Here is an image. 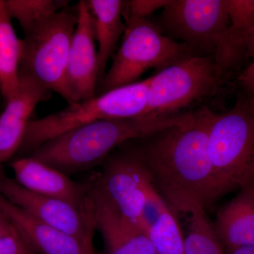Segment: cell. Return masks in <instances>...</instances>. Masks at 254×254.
Returning <instances> with one entry per match:
<instances>
[{"label":"cell","instance_id":"1","mask_svg":"<svg viewBox=\"0 0 254 254\" xmlns=\"http://www.w3.org/2000/svg\"><path fill=\"white\" fill-rule=\"evenodd\" d=\"M208 107L175 119L136 146L150 181L177 217L205 210L223 196L208 148Z\"/></svg>","mask_w":254,"mask_h":254},{"label":"cell","instance_id":"2","mask_svg":"<svg viewBox=\"0 0 254 254\" xmlns=\"http://www.w3.org/2000/svg\"><path fill=\"white\" fill-rule=\"evenodd\" d=\"M172 122L141 118L99 120L48 140L29 156L67 175L98 165L120 145L148 136Z\"/></svg>","mask_w":254,"mask_h":254},{"label":"cell","instance_id":"3","mask_svg":"<svg viewBox=\"0 0 254 254\" xmlns=\"http://www.w3.org/2000/svg\"><path fill=\"white\" fill-rule=\"evenodd\" d=\"M209 118V153L224 195L254 187V95L241 93Z\"/></svg>","mask_w":254,"mask_h":254},{"label":"cell","instance_id":"4","mask_svg":"<svg viewBox=\"0 0 254 254\" xmlns=\"http://www.w3.org/2000/svg\"><path fill=\"white\" fill-rule=\"evenodd\" d=\"M225 79L213 56L186 55L151 76L141 118L165 121L192 113L216 94Z\"/></svg>","mask_w":254,"mask_h":254},{"label":"cell","instance_id":"5","mask_svg":"<svg viewBox=\"0 0 254 254\" xmlns=\"http://www.w3.org/2000/svg\"><path fill=\"white\" fill-rule=\"evenodd\" d=\"M151 76L68 104L64 109L30 120L18 153L28 157L42 144L76 127L103 120L141 118L146 105Z\"/></svg>","mask_w":254,"mask_h":254},{"label":"cell","instance_id":"6","mask_svg":"<svg viewBox=\"0 0 254 254\" xmlns=\"http://www.w3.org/2000/svg\"><path fill=\"white\" fill-rule=\"evenodd\" d=\"M126 25L123 43L98 87L100 94L136 83L150 68L161 71L186 55L195 54L187 45L164 35L148 18L128 20Z\"/></svg>","mask_w":254,"mask_h":254},{"label":"cell","instance_id":"7","mask_svg":"<svg viewBox=\"0 0 254 254\" xmlns=\"http://www.w3.org/2000/svg\"><path fill=\"white\" fill-rule=\"evenodd\" d=\"M156 24L195 54L213 56L218 67L225 61L230 24L225 0H170Z\"/></svg>","mask_w":254,"mask_h":254},{"label":"cell","instance_id":"8","mask_svg":"<svg viewBox=\"0 0 254 254\" xmlns=\"http://www.w3.org/2000/svg\"><path fill=\"white\" fill-rule=\"evenodd\" d=\"M76 23L77 14L59 11L24 36L19 68L68 104L66 71Z\"/></svg>","mask_w":254,"mask_h":254},{"label":"cell","instance_id":"9","mask_svg":"<svg viewBox=\"0 0 254 254\" xmlns=\"http://www.w3.org/2000/svg\"><path fill=\"white\" fill-rule=\"evenodd\" d=\"M150 184L146 168L134 147L108 157L95 185L125 221L143 232L141 215Z\"/></svg>","mask_w":254,"mask_h":254},{"label":"cell","instance_id":"10","mask_svg":"<svg viewBox=\"0 0 254 254\" xmlns=\"http://www.w3.org/2000/svg\"><path fill=\"white\" fill-rule=\"evenodd\" d=\"M0 194L41 221L93 250L96 228L90 198L86 207L76 206L66 200L33 193L7 177L0 180Z\"/></svg>","mask_w":254,"mask_h":254},{"label":"cell","instance_id":"11","mask_svg":"<svg viewBox=\"0 0 254 254\" xmlns=\"http://www.w3.org/2000/svg\"><path fill=\"white\" fill-rule=\"evenodd\" d=\"M76 14L77 23L66 71L69 104L94 98L98 88V54L95 47L93 18L86 0L78 2Z\"/></svg>","mask_w":254,"mask_h":254},{"label":"cell","instance_id":"12","mask_svg":"<svg viewBox=\"0 0 254 254\" xmlns=\"http://www.w3.org/2000/svg\"><path fill=\"white\" fill-rule=\"evenodd\" d=\"M0 214L36 254H95L94 250L41 221L1 194Z\"/></svg>","mask_w":254,"mask_h":254},{"label":"cell","instance_id":"13","mask_svg":"<svg viewBox=\"0 0 254 254\" xmlns=\"http://www.w3.org/2000/svg\"><path fill=\"white\" fill-rule=\"evenodd\" d=\"M89 198L95 228L104 243L103 254H157L144 232L125 221L95 185L90 188Z\"/></svg>","mask_w":254,"mask_h":254},{"label":"cell","instance_id":"14","mask_svg":"<svg viewBox=\"0 0 254 254\" xmlns=\"http://www.w3.org/2000/svg\"><path fill=\"white\" fill-rule=\"evenodd\" d=\"M20 84L14 97L6 102L0 115V163L17 153L31 114L48 91L27 73L19 71Z\"/></svg>","mask_w":254,"mask_h":254},{"label":"cell","instance_id":"15","mask_svg":"<svg viewBox=\"0 0 254 254\" xmlns=\"http://www.w3.org/2000/svg\"><path fill=\"white\" fill-rule=\"evenodd\" d=\"M15 181L29 191L59 198L78 207L89 203L90 188L31 157H21L11 164Z\"/></svg>","mask_w":254,"mask_h":254},{"label":"cell","instance_id":"16","mask_svg":"<svg viewBox=\"0 0 254 254\" xmlns=\"http://www.w3.org/2000/svg\"><path fill=\"white\" fill-rule=\"evenodd\" d=\"M213 225L226 253L254 246V187L238 190L218 210Z\"/></svg>","mask_w":254,"mask_h":254},{"label":"cell","instance_id":"17","mask_svg":"<svg viewBox=\"0 0 254 254\" xmlns=\"http://www.w3.org/2000/svg\"><path fill=\"white\" fill-rule=\"evenodd\" d=\"M87 3L93 18L95 40L98 43V87L105 77L107 64L116 49L119 39L126 31V23L123 20L125 1L88 0Z\"/></svg>","mask_w":254,"mask_h":254},{"label":"cell","instance_id":"18","mask_svg":"<svg viewBox=\"0 0 254 254\" xmlns=\"http://www.w3.org/2000/svg\"><path fill=\"white\" fill-rule=\"evenodd\" d=\"M23 40L16 34L6 1L0 0V92L5 102L19 88V68Z\"/></svg>","mask_w":254,"mask_h":254},{"label":"cell","instance_id":"19","mask_svg":"<svg viewBox=\"0 0 254 254\" xmlns=\"http://www.w3.org/2000/svg\"><path fill=\"white\" fill-rule=\"evenodd\" d=\"M144 232L157 254H185V235L178 217L165 200L154 216L145 223Z\"/></svg>","mask_w":254,"mask_h":254},{"label":"cell","instance_id":"20","mask_svg":"<svg viewBox=\"0 0 254 254\" xmlns=\"http://www.w3.org/2000/svg\"><path fill=\"white\" fill-rule=\"evenodd\" d=\"M187 215L189 227L184 239L185 254H226L205 209L193 207Z\"/></svg>","mask_w":254,"mask_h":254},{"label":"cell","instance_id":"21","mask_svg":"<svg viewBox=\"0 0 254 254\" xmlns=\"http://www.w3.org/2000/svg\"><path fill=\"white\" fill-rule=\"evenodd\" d=\"M6 9L22 28L24 36L68 4L66 0H7Z\"/></svg>","mask_w":254,"mask_h":254},{"label":"cell","instance_id":"22","mask_svg":"<svg viewBox=\"0 0 254 254\" xmlns=\"http://www.w3.org/2000/svg\"><path fill=\"white\" fill-rule=\"evenodd\" d=\"M225 4L230 30L251 39L254 33V0H225Z\"/></svg>","mask_w":254,"mask_h":254},{"label":"cell","instance_id":"23","mask_svg":"<svg viewBox=\"0 0 254 254\" xmlns=\"http://www.w3.org/2000/svg\"><path fill=\"white\" fill-rule=\"evenodd\" d=\"M170 0H132L127 3L128 6L126 21L130 19L148 18L159 9H163Z\"/></svg>","mask_w":254,"mask_h":254},{"label":"cell","instance_id":"24","mask_svg":"<svg viewBox=\"0 0 254 254\" xmlns=\"http://www.w3.org/2000/svg\"><path fill=\"white\" fill-rule=\"evenodd\" d=\"M0 254H36L16 233L0 239Z\"/></svg>","mask_w":254,"mask_h":254},{"label":"cell","instance_id":"25","mask_svg":"<svg viewBox=\"0 0 254 254\" xmlns=\"http://www.w3.org/2000/svg\"><path fill=\"white\" fill-rule=\"evenodd\" d=\"M250 58L252 63L246 66L237 76V83L242 88V93L254 95V37H252L250 43Z\"/></svg>","mask_w":254,"mask_h":254},{"label":"cell","instance_id":"26","mask_svg":"<svg viewBox=\"0 0 254 254\" xmlns=\"http://www.w3.org/2000/svg\"><path fill=\"white\" fill-rule=\"evenodd\" d=\"M14 233H16V232L14 227L0 214V239Z\"/></svg>","mask_w":254,"mask_h":254},{"label":"cell","instance_id":"27","mask_svg":"<svg viewBox=\"0 0 254 254\" xmlns=\"http://www.w3.org/2000/svg\"><path fill=\"white\" fill-rule=\"evenodd\" d=\"M226 254H254V246L236 249L227 252Z\"/></svg>","mask_w":254,"mask_h":254},{"label":"cell","instance_id":"28","mask_svg":"<svg viewBox=\"0 0 254 254\" xmlns=\"http://www.w3.org/2000/svg\"><path fill=\"white\" fill-rule=\"evenodd\" d=\"M253 36L254 37V36Z\"/></svg>","mask_w":254,"mask_h":254}]
</instances>
